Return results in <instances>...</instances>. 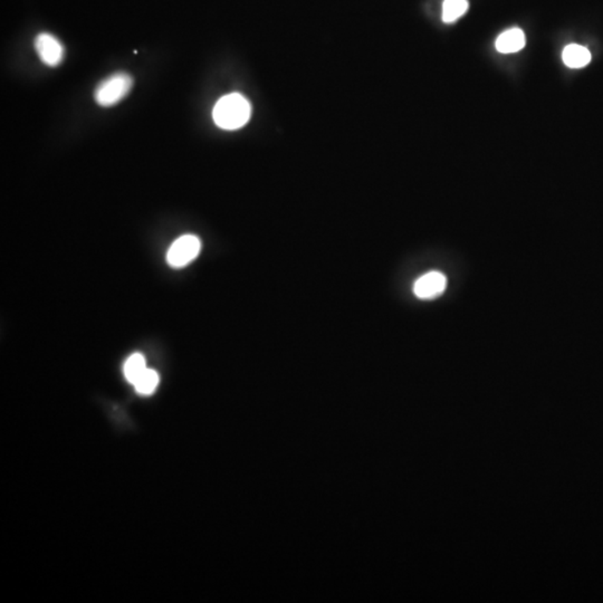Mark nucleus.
Instances as JSON below:
<instances>
[{
  "label": "nucleus",
  "instance_id": "f03ea898",
  "mask_svg": "<svg viewBox=\"0 0 603 603\" xmlns=\"http://www.w3.org/2000/svg\"><path fill=\"white\" fill-rule=\"evenodd\" d=\"M133 78L124 72L114 73L103 80L94 91V99L101 106L110 107L120 103L130 93Z\"/></svg>",
  "mask_w": 603,
  "mask_h": 603
},
{
  "label": "nucleus",
  "instance_id": "1a4fd4ad",
  "mask_svg": "<svg viewBox=\"0 0 603 603\" xmlns=\"http://www.w3.org/2000/svg\"><path fill=\"white\" fill-rule=\"evenodd\" d=\"M467 9V0H445L442 5V19L445 23L455 22L466 13Z\"/></svg>",
  "mask_w": 603,
  "mask_h": 603
},
{
  "label": "nucleus",
  "instance_id": "6e6552de",
  "mask_svg": "<svg viewBox=\"0 0 603 603\" xmlns=\"http://www.w3.org/2000/svg\"><path fill=\"white\" fill-rule=\"evenodd\" d=\"M147 369L145 359L142 354H132L131 357L126 360V363H124V375L130 384H134Z\"/></svg>",
  "mask_w": 603,
  "mask_h": 603
},
{
  "label": "nucleus",
  "instance_id": "0eeeda50",
  "mask_svg": "<svg viewBox=\"0 0 603 603\" xmlns=\"http://www.w3.org/2000/svg\"><path fill=\"white\" fill-rule=\"evenodd\" d=\"M562 59L566 66L571 67V68H580V67H585V65L589 64L590 61H591V54H590L589 49H585L583 46L572 44V45L566 46L564 49Z\"/></svg>",
  "mask_w": 603,
  "mask_h": 603
},
{
  "label": "nucleus",
  "instance_id": "39448f33",
  "mask_svg": "<svg viewBox=\"0 0 603 603\" xmlns=\"http://www.w3.org/2000/svg\"><path fill=\"white\" fill-rule=\"evenodd\" d=\"M447 279L440 272H430L419 277L413 285V293L421 300H432L445 292Z\"/></svg>",
  "mask_w": 603,
  "mask_h": 603
},
{
  "label": "nucleus",
  "instance_id": "423d86ee",
  "mask_svg": "<svg viewBox=\"0 0 603 603\" xmlns=\"http://www.w3.org/2000/svg\"><path fill=\"white\" fill-rule=\"evenodd\" d=\"M526 39L525 35L523 30L518 28H512V30H506L499 35V37L496 40V49L499 53L511 54L520 51L524 49Z\"/></svg>",
  "mask_w": 603,
  "mask_h": 603
},
{
  "label": "nucleus",
  "instance_id": "9d476101",
  "mask_svg": "<svg viewBox=\"0 0 603 603\" xmlns=\"http://www.w3.org/2000/svg\"><path fill=\"white\" fill-rule=\"evenodd\" d=\"M159 384V374L154 370L147 369L141 377L134 384V388L138 394L142 396L152 394Z\"/></svg>",
  "mask_w": 603,
  "mask_h": 603
},
{
  "label": "nucleus",
  "instance_id": "7ed1b4c3",
  "mask_svg": "<svg viewBox=\"0 0 603 603\" xmlns=\"http://www.w3.org/2000/svg\"><path fill=\"white\" fill-rule=\"evenodd\" d=\"M200 250L201 243L198 237L185 235L171 245L166 254V262L172 267H183L198 256Z\"/></svg>",
  "mask_w": 603,
  "mask_h": 603
},
{
  "label": "nucleus",
  "instance_id": "20e7f679",
  "mask_svg": "<svg viewBox=\"0 0 603 603\" xmlns=\"http://www.w3.org/2000/svg\"><path fill=\"white\" fill-rule=\"evenodd\" d=\"M35 49L40 61L49 67L59 66L65 56V49L59 38L49 32H40L35 38Z\"/></svg>",
  "mask_w": 603,
  "mask_h": 603
},
{
  "label": "nucleus",
  "instance_id": "f257e3e1",
  "mask_svg": "<svg viewBox=\"0 0 603 603\" xmlns=\"http://www.w3.org/2000/svg\"><path fill=\"white\" fill-rule=\"evenodd\" d=\"M250 104L241 94H228L216 103L212 112L214 123L224 130L240 129L250 118Z\"/></svg>",
  "mask_w": 603,
  "mask_h": 603
}]
</instances>
